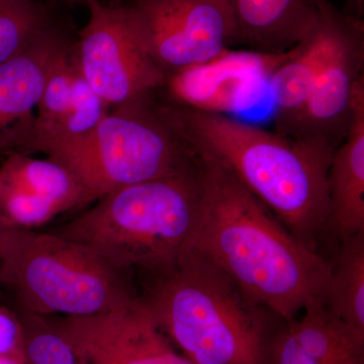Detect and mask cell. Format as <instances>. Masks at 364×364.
<instances>
[{
  "mask_svg": "<svg viewBox=\"0 0 364 364\" xmlns=\"http://www.w3.org/2000/svg\"><path fill=\"white\" fill-rule=\"evenodd\" d=\"M198 157L202 203L188 248L214 263L254 303L293 322L306 304L324 299L329 261L294 237L233 174Z\"/></svg>",
  "mask_w": 364,
  "mask_h": 364,
  "instance_id": "6da1fadb",
  "label": "cell"
},
{
  "mask_svg": "<svg viewBox=\"0 0 364 364\" xmlns=\"http://www.w3.org/2000/svg\"><path fill=\"white\" fill-rule=\"evenodd\" d=\"M189 147L233 174L294 237L318 250L329 215L335 150L232 116L170 104Z\"/></svg>",
  "mask_w": 364,
  "mask_h": 364,
  "instance_id": "7a4b0ae2",
  "label": "cell"
},
{
  "mask_svg": "<svg viewBox=\"0 0 364 364\" xmlns=\"http://www.w3.org/2000/svg\"><path fill=\"white\" fill-rule=\"evenodd\" d=\"M139 294L162 332L196 364H268L272 313L188 248L161 269L138 272Z\"/></svg>",
  "mask_w": 364,
  "mask_h": 364,
  "instance_id": "3957f363",
  "label": "cell"
},
{
  "mask_svg": "<svg viewBox=\"0 0 364 364\" xmlns=\"http://www.w3.org/2000/svg\"><path fill=\"white\" fill-rule=\"evenodd\" d=\"M200 203L196 155L169 176L107 193L52 233L87 246L123 272L161 269L191 245Z\"/></svg>",
  "mask_w": 364,
  "mask_h": 364,
  "instance_id": "277c9868",
  "label": "cell"
},
{
  "mask_svg": "<svg viewBox=\"0 0 364 364\" xmlns=\"http://www.w3.org/2000/svg\"><path fill=\"white\" fill-rule=\"evenodd\" d=\"M2 291L16 310L51 317H90L133 303L130 272L60 235L7 227L0 244Z\"/></svg>",
  "mask_w": 364,
  "mask_h": 364,
  "instance_id": "5b68a950",
  "label": "cell"
},
{
  "mask_svg": "<svg viewBox=\"0 0 364 364\" xmlns=\"http://www.w3.org/2000/svg\"><path fill=\"white\" fill-rule=\"evenodd\" d=\"M45 154L70 170L95 200L169 176L196 158L157 90L112 107L90 136Z\"/></svg>",
  "mask_w": 364,
  "mask_h": 364,
  "instance_id": "8992f818",
  "label": "cell"
},
{
  "mask_svg": "<svg viewBox=\"0 0 364 364\" xmlns=\"http://www.w3.org/2000/svg\"><path fill=\"white\" fill-rule=\"evenodd\" d=\"M87 6L74 49L91 87L111 109L159 90L166 74L144 48L128 6L93 0Z\"/></svg>",
  "mask_w": 364,
  "mask_h": 364,
  "instance_id": "52a82bcc",
  "label": "cell"
},
{
  "mask_svg": "<svg viewBox=\"0 0 364 364\" xmlns=\"http://www.w3.org/2000/svg\"><path fill=\"white\" fill-rule=\"evenodd\" d=\"M144 48L165 74L214 58L237 42L233 14L225 0H131Z\"/></svg>",
  "mask_w": 364,
  "mask_h": 364,
  "instance_id": "ba28073f",
  "label": "cell"
},
{
  "mask_svg": "<svg viewBox=\"0 0 364 364\" xmlns=\"http://www.w3.org/2000/svg\"><path fill=\"white\" fill-rule=\"evenodd\" d=\"M289 55V50L277 54L228 48L203 63L166 74L157 91L170 104L196 111L228 116L249 111L262 102Z\"/></svg>",
  "mask_w": 364,
  "mask_h": 364,
  "instance_id": "9c48e42d",
  "label": "cell"
},
{
  "mask_svg": "<svg viewBox=\"0 0 364 364\" xmlns=\"http://www.w3.org/2000/svg\"><path fill=\"white\" fill-rule=\"evenodd\" d=\"M50 318L90 364H196L177 350L139 296L109 313Z\"/></svg>",
  "mask_w": 364,
  "mask_h": 364,
  "instance_id": "30bf717a",
  "label": "cell"
},
{
  "mask_svg": "<svg viewBox=\"0 0 364 364\" xmlns=\"http://www.w3.org/2000/svg\"><path fill=\"white\" fill-rule=\"evenodd\" d=\"M74 43L53 63L32 126L14 152L45 154L79 142L90 136L111 111L79 68Z\"/></svg>",
  "mask_w": 364,
  "mask_h": 364,
  "instance_id": "8fae6325",
  "label": "cell"
},
{
  "mask_svg": "<svg viewBox=\"0 0 364 364\" xmlns=\"http://www.w3.org/2000/svg\"><path fill=\"white\" fill-rule=\"evenodd\" d=\"M363 81L364 23L361 20L321 72L305 104L275 131L296 140L336 149L348 132L356 90Z\"/></svg>",
  "mask_w": 364,
  "mask_h": 364,
  "instance_id": "7c38bea8",
  "label": "cell"
},
{
  "mask_svg": "<svg viewBox=\"0 0 364 364\" xmlns=\"http://www.w3.org/2000/svg\"><path fill=\"white\" fill-rule=\"evenodd\" d=\"M95 202L77 177L52 158L11 152L0 166V217L7 227L35 230Z\"/></svg>",
  "mask_w": 364,
  "mask_h": 364,
  "instance_id": "4fadbf2b",
  "label": "cell"
},
{
  "mask_svg": "<svg viewBox=\"0 0 364 364\" xmlns=\"http://www.w3.org/2000/svg\"><path fill=\"white\" fill-rule=\"evenodd\" d=\"M317 16L310 30L289 50V57L273 73L269 83L275 130L289 121L305 104L315 81L360 16L344 14L328 0L315 4Z\"/></svg>",
  "mask_w": 364,
  "mask_h": 364,
  "instance_id": "5bb4252c",
  "label": "cell"
},
{
  "mask_svg": "<svg viewBox=\"0 0 364 364\" xmlns=\"http://www.w3.org/2000/svg\"><path fill=\"white\" fill-rule=\"evenodd\" d=\"M75 38L60 18L28 49L0 65V152H14L31 128L48 73Z\"/></svg>",
  "mask_w": 364,
  "mask_h": 364,
  "instance_id": "9a60e30c",
  "label": "cell"
},
{
  "mask_svg": "<svg viewBox=\"0 0 364 364\" xmlns=\"http://www.w3.org/2000/svg\"><path fill=\"white\" fill-rule=\"evenodd\" d=\"M328 196L327 231L339 242L364 232V81L356 90L348 132L333 153Z\"/></svg>",
  "mask_w": 364,
  "mask_h": 364,
  "instance_id": "2e32d148",
  "label": "cell"
},
{
  "mask_svg": "<svg viewBox=\"0 0 364 364\" xmlns=\"http://www.w3.org/2000/svg\"><path fill=\"white\" fill-rule=\"evenodd\" d=\"M233 14L237 42L251 50L284 53L310 30L316 7L304 0H225Z\"/></svg>",
  "mask_w": 364,
  "mask_h": 364,
  "instance_id": "e0dca14e",
  "label": "cell"
},
{
  "mask_svg": "<svg viewBox=\"0 0 364 364\" xmlns=\"http://www.w3.org/2000/svg\"><path fill=\"white\" fill-rule=\"evenodd\" d=\"M304 310L303 318L287 325L306 353L318 364H364V333L330 312L323 299Z\"/></svg>",
  "mask_w": 364,
  "mask_h": 364,
  "instance_id": "ac0fdd59",
  "label": "cell"
},
{
  "mask_svg": "<svg viewBox=\"0 0 364 364\" xmlns=\"http://www.w3.org/2000/svg\"><path fill=\"white\" fill-rule=\"evenodd\" d=\"M324 305L351 327L364 333V232L339 242Z\"/></svg>",
  "mask_w": 364,
  "mask_h": 364,
  "instance_id": "d6986e66",
  "label": "cell"
},
{
  "mask_svg": "<svg viewBox=\"0 0 364 364\" xmlns=\"http://www.w3.org/2000/svg\"><path fill=\"white\" fill-rule=\"evenodd\" d=\"M55 4L0 0V65L28 49L61 18Z\"/></svg>",
  "mask_w": 364,
  "mask_h": 364,
  "instance_id": "ffe728a7",
  "label": "cell"
},
{
  "mask_svg": "<svg viewBox=\"0 0 364 364\" xmlns=\"http://www.w3.org/2000/svg\"><path fill=\"white\" fill-rule=\"evenodd\" d=\"M16 311L23 324L26 364H90L51 318Z\"/></svg>",
  "mask_w": 364,
  "mask_h": 364,
  "instance_id": "44dd1931",
  "label": "cell"
},
{
  "mask_svg": "<svg viewBox=\"0 0 364 364\" xmlns=\"http://www.w3.org/2000/svg\"><path fill=\"white\" fill-rule=\"evenodd\" d=\"M0 355L25 358L23 324L18 311L0 305Z\"/></svg>",
  "mask_w": 364,
  "mask_h": 364,
  "instance_id": "7402d4cb",
  "label": "cell"
},
{
  "mask_svg": "<svg viewBox=\"0 0 364 364\" xmlns=\"http://www.w3.org/2000/svg\"><path fill=\"white\" fill-rule=\"evenodd\" d=\"M268 364H318L296 343L287 325L277 330L270 347Z\"/></svg>",
  "mask_w": 364,
  "mask_h": 364,
  "instance_id": "603a6c76",
  "label": "cell"
},
{
  "mask_svg": "<svg viewBox=\"0 0 364 364\" xmlns=\"http://www.w3.org/2000/svg\"><path fill=\"white\" fill-rule=\"evenodd\" d=\"M304 1H305L308 6L315 7V4L318 0H304ZM363 1L364 0H351L352 4H354V6H355L359 16L363 13Z\"/></svg>",
  "mask_w": 364,
  "mask_h": 364,
  "instance_id": "cb8c5ba5",
  "label": "cell"
},
{
  "mask_svg": "<svg viewBox=\"0 0 364 364\" xmlns=\"http://www.w3.org/2000/svg\"><path fill=\"white\" fill-rule=\"evenodd\" d=\"M0 364H26V358L14 356L0 355Z\"/></svg>",
  "mask_w": 364,
  "mask_h": 364,
  "instance_id": "d4e9b609",
  "label": "cell"
},
{
  "mask_svg": "<svg viewBox=\"0 0 364 364\" xmlns=\"http://www.w3.org/2000/svg\"><path fill=\"white\" fill-rule=\"evenodd\" d=\"M91 1H93V0H55V2H57V4H65V6H79V4L87 6Z\"/></svg>",
  "mask_w": 364,
  "mask_h": 364,
  "instance_id": "484cf974",
  "label": "cell"
},
{
  "mask_svg": "<svg viewBox=\"0 0 364 364\" xmlns=\"http://www.w3.org/2000/svg\"><path fill=\"white\" fill-rule=\"evenodd\" d=\"M7 226L4 220L0 217V244H1L2 236H4V231H6ZM0 275H1V256H0ZM2 294L1 279H0V296Z\"/></svg>",
  "mask_w": 364,
  "mask_h": 364,
  "instance_id": "4316f807",
  "label": "cell"
},
{
  "mask_svg": "<svg viewBox=\"0 0 364 364\" xmlns=\"http://www.w3.org/2000/svg\"><path fill=\"white\" fill-rule=\"evenodd\" d=\"M100 1L105 2V4H114V6H117V4H126V2L131 1V0H100Z\"/></svg>",
  "mask_w": 364,
  "mask_h": 364,
  "instance_id": "83f0119b",
  "label": "cell"
},
{
  "mask_svg": "<svg viewBox=\"0 0 364 364\" xmlns=\"http://www.w3.org/2000/svg\"><path fill=\"white\" fill-rule=\"evenodd\" d=\"M39 1L48 2V4H54L55 0H39Z\"/></svg>",
  "mask_w": 364,
  "mask_h": 364,
  "instance_id": "f1b7e54d",
  "label": "cell"
}]
</instances>
